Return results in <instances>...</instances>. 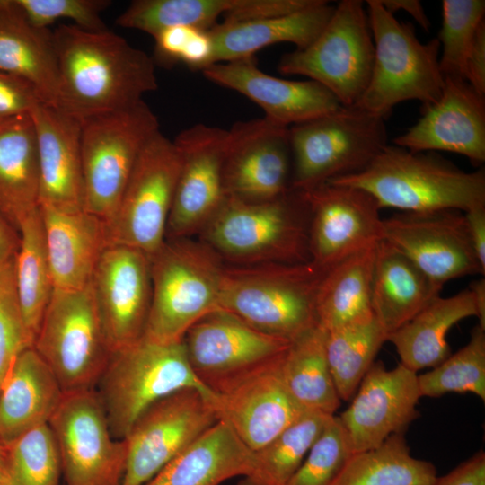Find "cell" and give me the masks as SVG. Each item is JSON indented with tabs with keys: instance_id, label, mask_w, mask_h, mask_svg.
Returning a JSON list of instances; mask_svg holds the SVG:
<instances>
[{
	"instance_id": "cell-37",
	"label": "cell",
	"mask_w": 485,
	"mask_h": 485,
	"mask_svg": "<svg viewBox=\"0 0 485 485\" xmlns=\"http://www.w3.org/2000/svg\"><path fill=\"white\" fill-rule=\"evenodd\" d=\"M15 287L22 318L32 342L55 289L40 206L19 225Z\"/></svg>"
},
{
	"instance_id": "cell-27",
	"label": "cell",
	"mask_w": 485,
	"mask_h": 485,
	"mask_svg": "<svg viewBox=\"0 0 485 485\" xmlns=\"http://www.w3.org/2000/svg\"><path fill=\"white\" fill-rule=\"evenodd\" d=\"M334 5L315 0L311 5L287 14L239 22H218L208 32L213 41L211 64L254 57L263 48L281 42L309 46L330 20Z\"/></svg>"
},
{
	"instance_id": "cell-44",
	"label": "cell",
	"mask_w": 485,
	"mask_h": 485,
	"mask_svg": "<svg viewBox=\"0 0 485 485\" xmlns=\"http://www.w3.org/2000/svg\"><path fill=\"white\" fill-rule=\"evenodd\" d=\"M351 454L340 421L332 415L287 485H331Z\"/></svg>"
},
{
	"instance_id": "cell-30",
	"label": "cell",
	"mask_w": 485,
	"mask_h": 485,
	"mask_svg": "<svg viewBox=\"0 0 485 485\" xmlns=\"http://www.w3.org/2000/svg\"><path fill=\"white\" fill-rule=\"evenodd\" d=\"M0 71L30 83L46 105H57L58 68L52 32L32 25L15 0H0Z\"/></svg>"
},
{
	"instance_id": "cell-29",
	"label": "cell",
	"mask_w": 485,
	"mask_h": 485,
	"mask_svg": "<svg viewBox=\"0 0 485 485\" xmlns=\"http://www.w3.org/2000/svg\"><path fill=\"white\" fill-rule=\"evenodd\" d=\"M255 452L218 419L144 485H220L251 473Z\"/></svg>"
},
{
	"instance_id": "cell-21",
	"label": "cell",
	"mask_w": 485,
	"mask_h": 485,
	"mask_svg": "<svg viewBox=\"0 0 485 485\" xmlns=\"http://www.w3.org/2000/svg\"><path fill=\"white\" fill-rule=\"evenodd\" d=\"M418 374L400 364L388 370L378 360L362 379L348 408L338 416L352 454L403 434L419 417Z\"/></svg>"
},
{
	"instance_id": "cell-23",
	"label": "cell",
	"mask_w": 485,
	"mask_h": 485,
	"mask_svg": "<svg viewBox=\"0 0 485 485\" xmlns=\"http://www.w3.org/2000/svg\"><path fill=\"white\" fill-rule=\"evenodd\" d=\"M422 110V117L393 145L411 152L454 153L474 165L485 162V95L464 78L445 76L438 101Z\"/></svg>"
},
{
	"instance_id": "cell-26",
	"label": "cell",
	"mask_w": 485,
	"mask_h": 485,
	"mask_svg": "<svg viewBox=\"0 0 485 485\" xmlns=\"http://www.w3.org/2000/svg\"><path fill=\"white\" fill-rule=\"evenodd\" d=\"M54 287H86L109 246L104 220L85 210L68 212L40 206Z\"/></svg>"
},
{
	"instance_id": "cell-43",
	"label": "cell",
	"mask_w": 485,
	"mask_h": 485,
	"mask_svg": "<svg viewBox=\"0 0 485 485\" xmlns=\"http://www.w3.org/2000/svg\"><path fill=\"white\" fill-rule=\"evenodd\" d=\"M484 14V0L442 1V26L436 39L444 76L464 78L465 59Z\"/></svg>"
},
{
	"instance_id": "cell-10",
	"label": "cell",
	"mask_w": 485,
	"mask_h": 485,
	"mask_svg": "<svg viewBox=\"0 0 485 485\" xmlns=\"http://www.w3.org/2000/svg\"><path fill=\"white\" fill-rule=\"evenodd\" d=\"M374 40L360 0H342L316 39L306 48L285 53L278 71L300 75L332 93L344 106L355 105L373 69Z\"/></svg>"
},
{
	"instance_id": "cell-5",
	"label": "cell",
	"mask_w": 485,
	"mask_h": 485,
	"mask_svg": "<svg viewBox=\"0 0 485 485\" xmlns=\"http://www.w3.org/2000/svg\"><path fill=\"white\" fill-rule=\"evenodd\" d=\"M150 259L152 299L144 336L160 343L182 341L188 330L221 311L225 264L204 242L165 240Z\"/></svg>"
},
{
	"instance_id": "cell-24",
	"label": "cell",
	"mask_w": 485,
	"mask_h": 485,
	"mask_svg": "<svg viewBox=\"0 0 485 485\" xmlns=\"http://www.w3.org/2000/svg\"><path fill=\"white\" fill-rule=\"evenodd\" d=\"M201 72L214 84L246 96L264 110V117L287 127L342 106L332 93L315 81L287 80L261 71L255 56L215 63Z\"/></svg>"
},
{
	"instance_id": "cell-32",
	"label": "cell",
	"mask_w": 485,
	"mask_h": 485,
	"mask_svg": "<svg viewBox=\"0 0 485 485\" xmlns=\"http://www.w3.org/2000/svg\"><path fill=\"white\" fill-rule=\"evenodd\" d=\"M476 316L478 308L470 288L449 297L438 295L413 318L387 337L401 364L418 372L434 368L445 360L451 350L446 340L449 330L461 320Z\"/></svg>"
},
{
	"instance_id": "cell-54",
	"label": "cell",
	"mask_w": 485,
	"mask_h": 485,
	"mask_svg": "<svg viewBox=\"0 0 485 485\" xmlns=\"http://www.w3.org/2000/svg\"><path fill=\"white\" fill-rule=\"evenodd\" d=\"M473 295L478 308L479 325L485 329V279L472 282L469 287Z\"/></svg>"
},
{
	"instance_id": "cell-38",
	"label": "cell",
	"mask_w": 485,
	"mask_h": 485,
	"mask_svg": "<svg viewBox=\"0 0 485 485\" xmlns=\"http://www.w3.org/2000/svg\"><path fill=\"white\" fill-rule=\"evenodd\" d=\"M437 477L436 466L412 456L404 435L394 434L352 454L331 485H433Z\"/></svg>"
},
{
	"instance_id": "cell-11",
	"label": "cell",
	"mask_w": 485,
	"mask_h": 485,
	"mask_svg": "<svg viewBox=\"0 0 485 485\" xmlns=\"http://www.w3.org/2000/svg\"><path fill=\"white\" fill-rule=\"evenodd\" d=\"M32 348L64 392L95 389L111 352L90 283L80 289H54Z\"/></svg>"
},
{
	"instance_id": "cell-3",
	"label": "cell",
	"mask_w": 485,
	"mask_h": 485,
	"mask_svg": "<svg viewBox=\"0 0 485 485\" xmlns=\"http://www.w3.org/2000/svg\"><path fill=\"white\" fill-rule=\"evenodd\" d=\"M308 223L304 193L294 189L264 202L227 197L201 242L230 265L306 262Z\"/></svg>"
},
{
	"instance_id": "cell-50",
	"label": "cell",
	"mask_w": 485,
	"mask_h": 485,
	"mask_svg": "<svg viewBox=\"0 0 485 485\" xmlns=\"http://www.w3.org/2000/svg\"><path fill=\"white\" fill-rule=\"evenodd\" d=\"M433 485H485V453L477 452L448 473L438 476Z\"/></svg>"
},
{
	"instance_id": "cell-31",
	"label": "cell",
	"mask_w": 485,
	"mask_h": 485,
	"mask_svg": "<svg viewBox=\"0 0 485 485\" xmlns=\"http://www.w3.org/2000/svg\"><path fill=\"white\" fill-rule=\"evenodd\" d=\"M441 289L391 243L384 239L377 242L371 305L387 337L437 297Z\"/></svg>"
},
{
	"instance_id": "cell-18",
	"label": "cell",
	"mask_w": 485,
	"mask_h": 485,
	"mask_svg": "<svg viewBox=\"0 0 485 485\" xmlns=\"http://www.w3.org/2000/svg\"><path fill=\"white\" fill-rule=\"evenodd\" d=\"M90 287L111 353L144 336L152 299L148 255L132 247L109 245L93 270Z\"/></svg>"
},
{
	"instance_id": "cell-42",
	"label": "cell",
	"mask_w": 485,
	"mask_h": 485,
	"mask_svg": "<svg viewBox=\"0 0 485 485\" xmlns=\"http://www.w3.org/2000/svg\"><path fill=\"white\" fill-rule=\"evenodd\" d=\"M6 445L8 467L3 485H59L61 460L48 424L21 435Z\"/></svg>"
},
{
	"instance_id": "cell-13",
	"label": "cell",
	"mask_w": 485,
	"mask_h": 485,
	"mask_svg": "<svg viewBox=\"0 0 485 485\" xmlns=\"http://www.w3.org/2000/svg\"><path fill=\"white\" fill-rule=\"evenodd\" d=\"M48 426L66 485H121L126 442L112 436L95 389L65 392Z\"/></svg>"
},
{
	"instance_id": "cell-9",
	"label": "cell",
	"mask_w": 485,
	"mask_h": 485,
	"mask_svg": "<svg viewBox=\"0 0 485 485\" xmlns=\"http://www.w3.org/2000/svg\"><path fill=\"white\" fill-rule=\"evenodd\" d=\"M159 121L143 100L81 121L84 210L105 222L114 214L137 157Z\"/></svg>"
},
{
	"instance_id": "cell-39",
	"label": "cell",
	"mask_w": 485,
	"mask_h": 485,
	"mask_svg": "<svg viewBox=\"0 0 485 485\" xmlns=\"http://www.w3.org/2000/svg\"><path fill=\"white\" fill-rule=\"evenodd\" d=\"M326 332L328 365L340 401L355 395L387 335L374 315Z\"/></svg>"
},
{
	"instance_id": "cell-51",
	"label": "cell",
	"mask_w": 485,
	"mask_h": 485,
	"mask_svg": "<svg viewBox=\"0 0 485 485\" xmlns=\"http://www.w3.org/2000/svg\"><path fill=\"white\" fill-rule=\"evenodd\" d=\"M469 237L476 257L485 269V207L463 212Z\"/></svg>"
},
{
	"instance_id": "cell-41",
	"label": "cell",
	"mask_w": 485,
	"mask_h": 485,
	"mask_svg": "<svg viewBox=\"0 0 485 485\" xmlns=\"http://www.w3.org/2000/svg\"><path fill=\"white\" fill-rule=\"evenodd\" d=\"M420 396L472 392L485 401V329L479 324L469 342L431 371L418 375Z\"/></svg>"
},
{
	"instance_id": "cell-40",
	"label": "cell",
	"mask_w": 485,
	"mask_h": 485,
	"mask_svg": "<svg viewBox=\"0 0 485 485\" xmlns=\"http://www.w3.org/2000/svg\"><path fill=\"white\" fill-rule=\"evenodd\" d=\"M331 416L306 411L269 443L254 451L255 467L237 485H287Z\"/></svg>"
},
{
	"instance_id": "cell-2",
	"label": "cell",
	"mask_w": 485,
	"mask_h": 485,
	"mask_svg": "<svg viewBox=\"0 0 485 485\" xmlns=\"http://www.w3.org/2000/svg\"><path fill=\"white\" fill-rule=\"evenodd\" d=\"M328 182L368 192L380 208L401 212L485 207V172H465L435 152L386 145L361 172Z\"/></svg>"
},
{
	"instance_id": "cell-36",
	"label": "cell",
	"mask_w": 485,
	"mask_h": 485,
	"mask_svg": "<svg viewBox=\"0 0 485 485\" xmlns=\"http://www.w3.org/2000/svg\"><path fill=\"white\" fill-rule=\"evenodd\" d=\"M326 332L318 325L290 342L280 361L282 381L304 410L334 415L340 406L328 365Z\"/></svg>"
},
{
	"instance_id": "cell-34",
	"label": "cell",
	"mask_w": 485,
	"mask_h": 485,
	"mask_svg": "<svg viewBox=\"0 0 485 485\" xmlns=\"http://www.w3.org/2000/svg\"><path fill=\"white\" fill-rule=\"evenodd\" d=\"M375 246L326 270L316 297L317 325L329 331L373 316L371 297Z\"/></svg>"
},
{
	"instance_id": "cell-1",
	"label": "cell",
	"mask_w": 485,
	"mask_h": 485,
	"mask_svg": "<svg viewBox=\"0 0 485 485\" xmlns=\"http://www.w3.org/2000/svg\"><path fill=\"white\" fill-rule=\"evenodd\" d=\"M52 38L58 68L56 108L79 121L131 107L158 88L154 59L108 29L63 24Z\"/></svg>"
},
{
	"instance_id": "cell-25",
	"label": "cell",
	"mask_w": 485,
	"mask_h": 485,
	"mask_svg": "<svg viewBox=\"0 0 485 485\" xmlns=\"http://www.w3.org/2000/svg\"><path fill=\"white\" fill-rule=\"evenodd\" d=\"M31 117L38 153L39 206L68 212L84 210L81 121L43 103Z\"/></svg>"
},
{
	"instance_id": "cell-49",
	"label": "cell",
	"mask_w": 485,
	"mask_h": 485,
	"mask_svg": "<svg viewBox=\"0 0 485 485\" xmlns=\"http://www.w3.org/2000/svg\"><path fill=\"white\" fill-rule=\"evenodd\" d=\"M464 79L485 95V20L478 27L464 65Z\"/></svg>"
},
{
	"instance_id": "cell-45",
	"label": "cell",
	"mask_w": 485,
	"mask_h": 485,
	"mask_svg": "<svg viewBox=\"0 0 485 485\" xmlns=\"http://www.w3.org/2000/svg\"><path fill=\"white\" fill-rule=\"evenodd\" d=\"M14 260L0 269V389L17 356L32 347L17 299Z\"/></svg>"
},
{
	"instance_id": "cell-7",
	"label": "cell",
	"mask_w": 485,
	"mask_h": 485,
	"mask_svg": "<svg viewBox=\"0 0 485 485\" xmlns=\"http://www.w3.org/2000/svg\"><path fill=\"white\" fill-rule=\"evenodd\" d=\"M183 388L198 389L215 399L191 369L183 341L160 343L143 336L111 353L95 391L112 436L124 439L147 408Z\"/></svg>"
},
{
	"instance_id": "cell-35",
	"label": "cell",
	"mask_w": 485,
	"mask_h": 485,
	"mask_svg": "<svg viewBox=\"0 0 485 485\" xmlns=\"http://www.w3.org/2000/svg\"><path fill=\"white\" fill-rule=\"evenodd\" d=\"M259 8V0H135L116 22L154 38L163 29L174 25L208 31L219 18H223L221 22L251 20Z\"/></svg>"
},
{
	"instance_id": "cell-47",
	"label": "cell",
	"mask_w": 485,
	"mask_h": 485,
	"mask_svg": "<svg viewBox=\"0 0 485 485\" xmlns=\"http://www.w3.org/2000/svg\"><path fill=\"white\" fill-rule=\"evenodd\" d=\"M41 103L38 92L30 83L0 71V122L31 114Z\"/></svg>"
},
{
	"instance_id": "cell-52",
	"label": "cell",
	"mask_w": 485,
	"mask_h": 485,
	"mask_svg": "<svg viewBox=\"0 0 485 485\" xmlns=\"http://www.w3.org/2000/svg\"><path fill=\"white\" fill-rule=\"evenodd\" d=\"M19 245V231L0 213V269L15 258Z\"/></svg>"
},
{
	"instance_id": "cell-8",
	"label": "cell",
	"mask_w": 485,
	"mask_h": 485,
	"mask_svg": "<svg viewBox=\"0 0 485 485\" xmlns=\"http://www.w3.org/2000/svg\"><path fill=\"white\" fill-rule=\"evenodd\" d=\"M289 141L291 188L303 192L361 172L388 145L384 119L357 105L289 127Z\"/></svg>"
},
{
	"instance_id": "cell-55",
	"label": "cell",
	"mask_w": 485,
	"mask_h": 485,
	"mask_svg": "<svg viewBox=\"0 0 485 485\" xmlns=\"http://www.w3.org/2000/svg\"><path fill=\"white\" fill-rule=\"evenodd\" d=\"M8 467L7 445L0 441V485L4 484Z\"/></svg>"
},
{
	"instance_id": "cell-48",
	"label": "cell",
	"mask_w": 485,
	"mask_h": 485,
	"mask_svg": "<svg viewBox=\"0 0 485 485\" xmlns=\"http://www.w3.org/2000/svg\"><path fill=\"white\" fill-rule=\"evenodd\" d=\"M196 28L174 25L163 29L154 37L155 57L162 63L181 62L187 43Z\"/></svg>"
},
{
	"instance_id": "cell-4",
	"label": "cell",
	"mask_w": 485,
	"mask_h": 485,
	"mask_svg": "<svg viewBox=\"0 0 485 485\" xmlns=\"http://www.w3.org/2000/svg\"><path fill=\"white\" fill-rule=\"evenodd\" d=\"M324 272L310 260L225 264L220 309L260 331L292 341L317 325L316 297Z\"/></svg>"
},
{
	"instance_id": "cell-16",
	"label": "cell",
	"mask_w": 485,
	"mask_h": 485,
	"mask_svg": "<svg viewBox=\"0 0 485 485\" xmlns=\"http://www.w3.org/2000/svg\"><path fill=\"white\" fill-rule=\"evenodd\" d=\"M226 129L198 123L182 130L173 140L181 155V166L165 240L185 239L201 233L226 199Z\"/></svg>"
},
{
	"instance_id": "cell-33",
	"label": "cell",
	"mask_w": 485,
	"mask_h": 485,
	"mask_svg": "<svg viewBox=\"0 0 485 485\" xmlns=\"http://www.w3.org/2000/svg\"><path fill=\"white\" fill-rule=\"evenodd\" d=\"M40 177L31 114L0 122V213L19 231L22 220L39 207Z\"/></svg>"
},
{
	"instance_id": "cell-46",
	"label": "cell",
	"mask_w": 485,
	"mask_h": 485,
	"mask_svg": "<svg viewBox=\"0 0 485 485\" xmlns=\"http://www.w3.org/2000/svg\"><path fill=\"white\" fill-rule=\"evenodd\" d=\"M29 22L37 28L48 29L59 19L88 31L107 27L101 13L110 4L107 0H15Z\"/></svg>"
},
{
	"instance_id": "cell-17",
	"label": "cell",
	"mask_w": 485,
	"mask_h": 485,
	"mask_svg": "<svg viewBox=\"0 0 485 485\" xmlns=\"http://www.w3.org/2000/svg\"><path fill=\"white\" fill-rule=\"evenodd\" d=\"M289 127L266 117L239 121L227 130L224 184L227 197L264 202L291 188Z\"/></svg>"
},
{
	"instance_id": "cell-15",
	"label": "cell",
	"mask_w": 485,
	"mask_h": 485,
	"mask_svg": "<svg viewBox=\"0 0 485 485\" xmlns=\"http://www.w3.org/2000/svg\"><path fill=\"white\" fill-rule=\"evenodd\" d=\"M304 193L309 260L321 269L326 271L383 240L381 208L364 190L327 182Z\"/></svg>"
},
{
	"instance_id": "cell-28",
	"label": "cell",
	"mask_w": 485,
	"mask_h": 485,
	"mask_svg": "<svg viewBox=\"0 0 485 485\" xmlns=\"http://www.w3.org/2000/svg\"><path fill=\"white\" fill-rule=\"evenodd\" d=\"M64 391L32 347L14 360L0 389V441L9 444L21 435L48 424Z\"/></svg>"
},
{
	"instance_id": "cell-20",
	"label": "cell",
	"mask_w": 485,
	"mask_h": 485,
	"mask_svg": "<svg viewBox=\"0 0 485 485\" xmlns=\"http://www.w3.org/2000/svg\"><path fill=\"white\" fill-rule=\"evenodd\" d=\"M383 239L439 287L466 275H484L463 212H401L383 219Z\"/></svg>"
},
{
	"instance_id": "cell-19",
	"label": "cell",
	"mask_w": 485,
	"mask_h": 485,
	"mask_svg": "<svg viewBox=\"0 0 485 485\" xmlns=\"http://www.w3.org/2000/svg\"><path fill=\"white\" fill-rule=\"evenodd\" d=\"M283 354L211 388L218 419L228 423L252 451L263 447L308 411L295 401L282 381Z\"/></svg>"
},
{
	"instance_id": "cell-12",
	"label": "cell",
	"mask_w": 485,
	"mask_h": 485,
	"mask_svg": "<svg viewBox=\"0 0 485 485\" xmlns=\"http://www.w3.org/2000/svg\"><path fill=\"white\" fill-rule=\"evenodd\" d=\"M181 166L173 140L160 130L141 150L112 216L105 222L109 245H125L149 257L164 243Z\"/></svg>"
},
{
	"instance_id": "cell-53",
	"label": "cell",
	"mask_w": 485,
	"mask_h": 485,
	"mask_svg": "<svg viewBox=\"0 0 485 485\" xmlns=\"http://www.w3.org/2000/svg\"><path fill=\"white\" fill-rule=\"evenodd\" d=\"M382 5L392 14L400 10L409 13L417 23L428 31L431 26L424 7L419 0H379Z\"/></svg>"
},
{
	"instance_id": "cell-14",
	"label": "cell",
	"mask_w": 485,
	"mask_h": 485,
	"mask_svg": "<svg viewBox=\"0 0 485 485\" xmlns=\"http://www.w3.org/2000/svg\"><path fill=\"white\" fill-rule=\"evenodd\" d=\"M214 398L196 388L178 390L152 404L124 438L121 485H144L217 420Z\"/></svg>"
},
{
	"instance_id": "cell-22",
	"label": "cell",
	"mask_w": 485,
	"mask_h": 485,
	"mask_svg": "<svg viewBox=\"0 0 485 485\" xmlns=\"http://www.w3.org/2000/svg\"><path fill=\"white\" fill-rule=\"evenodd\" d=\"M182 341L191 369L210 390L279 357L291 342L260 331L224 311L193 324Z\"/></svg>"
},
{
	"instance_id": "cell-6",
	"label": "cell",
	"mask_w": 485,
	"mask_h": 485,
	"mask_svg": "<svg viewBox=\"0 0 485 485\" xmlns=\"http://www.w3.org/2000/svg\"><path fill=\"white\" fill-rule=\"evenodd\" d=\"M375 57L369 83L355 104L385 119L397 104L410 100L422 109L441 96L440 43H422L411 23L398 21L379 0L366 1Z\"/></svg>"
}]
</instances>
